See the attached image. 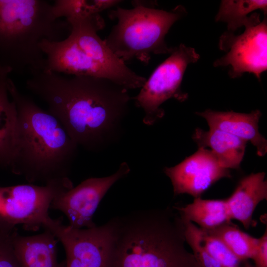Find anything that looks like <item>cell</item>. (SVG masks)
Masks as SVG:
<instances>
[{
    "label": "cell",
    "instance_id": "cell-15",
    "mask_svg": "<svg viewBox=\"0 0 267 267\" xmlns=\"http://www.w3.org/2000/svg\"><path fill=\"white\" fill-rule=\"evenodd\" d=\"M12 245L21 267H66L65 261L58 262L59 242L50 231L31 236L20 235L15 228L11 232Z\"/></svg>",
    "mask_w": 267,
    "mask_h": 267
},
{
    "label": "cell",
    "instance_id": "cell-7",
    "mask_svg": "<svg viewBox=\"0 0 267 267\" xmlns=\"http://www.w3.org/2000/svg\"><path fill=\"white\" fill-rule=\"evenodd\" d=\"M199 58L194 48L181 44L172 48L170 56L146 79L138 94L132 97L144 111L145 125H153L164 117L165 111L160 106L167 100L183 102L187 99L188 94L181 88L183 75L188 65Z\"/></svg>",
    "mask_w": 267,
    "mask_h": 267
},
{
    "label": "cell",
    "instance_id": "cell-12",
    "mask_svg": "<svg viewBox=\"0 0 267 267\" xmlns=\"http://www.w3.org/2000/svg\"><path fill=\"white\" fill-rule=\"evenodd\" d=\"M40 47L45 56V70L105 78L124 87L118 75L81 49L69 35L58 42L44 40Z\"/></svg>",
    "mask_w": 267,
    "mask_h": 267
},
{
    "label": "cell",
    "instance_id": "cell-17",
    "mask_svg": "<svg viewBox=\"0 0 267 267\" xmlns=\"http://www.w3.org/2000/svg\"><path fill=\"white\" fill-rule=\"evenodd\" d=\"M11 69L0 64V165L10 169L14 156L17 124L15 103L9 101L7 89Z\"/></svg>",
    "mask_w": 267,
    "mask_h": 267
},
{
    "label": "cell",
    "instance_id": "cell-19",
    "mask_svg": "<svg viewBox=\"0 0 267 267\" xmlns=\"http://www.w3.org/2000/svg\"><path fill=\"white\" fill-rule=\"evenodd\" d=\"M203 230L219 240L239 259L244 260L253 259L258 238L243 231L231 222L212 229Z\"/></svg>",
    "mask_w": 267,
    "mask_h": 267
},
{
    "label": "cell",
    "instance_id": "cell-24",
    "mask_svg": "<svg viewBox=\"0 0 267 267\" xmlns=\"http://www.w3.org/2000/svg\"><path fill=\"white\" fill-rule=\"evenodd\" d=\"M255 267H267V232L258 238L254 255L252 259Z\"/></svg>",
    "mask_w": 267,
    "mask_h": 267
},
{
    "label": "cell",
    "instance_id": "cell-2",
    "mask_svg": "<svg viewBox=\"0 0 267 267\" xmlns=\"http://www.w3.org/2000/svg\"><path fill=\"white\" fill-rule=\"evenodd\" d=\"M110 221L109 267H201L185 247L184 223L174 208L139 210Z\"/></svg>",
    "mask_w": 267,
    "mask_h": 267
},
{
    "label": "cell",
    "instance_id": "cell-6",
    "mask_svg": "<svg viewBox=\"0 0 267 267\" xmlns=\"http://www.w3.org/2000/svg\"><path fill=\"white\" fill-rule=\"evenodd\" d=\"M73 187L69 178L43 185L0 187V231H12L19 224L29 231L44 228L52 219L48 210L52 201Z\"/></svg>",
    "mask_w": 267,
    "mask_h": 267
},
{
    "label": "cell",
    "instance_id": "cell-11",
    "mask_svg": "<svg viewBox=\"0 0 267 267\" xmlns=\"http://www.w3.org/2000/svg\"><path fill=\"white\" fill-rule=\"evenodd\" d=\"M164 172L170 179L174 195L187 194L194 198L214 183L231 177L229 170L222 167L210 150L199 148L178 165L165 167Z\"/></svg>",
    "mask_w": 267,
    "mask_h": 267
},
{
    "label": "cell",
    "instance_id": "cell-23",
    "mask_svg": "<svg viewBox=\"0 0 267 267\" xmlns=\"http://www.w3.org/2000/svg\"><path fill=\"white\" fill-rule=\"evenodd\" d=\"M12 231H0V267H21L13 249Z\"/></svg>",
    "mask_w": 267,
    "mask_h": 267
},
{
    "label": "cell",
    "instance_id": "cell-13",
    "mask_svg": "<svg viewBox=\"0 0 267 267\" xmlns=\"http://www.w3.org/2000/svg\"><path fill=\"white\" fill-rule=\"evenodd\" d=\"M196 114L205 118L210 128L218 129L250 142L260 157L267 152V140L259 131L258 123L262 116L259 110L249 113L217 111L207 109Z\"/></svg>",
    "mask_w": 267,
    "mask_h": 267
},
{
    "label": "cell",
    "instance_id": "cell-22",
    "mask_svg": "<svg viewBox=\"0 0 267 267\" xmlns=\"http://www.w3.org/2000/svg\"><path fill=\"white\" fill-rule=\"evenodd\" d=\"M201 230L206 249L222 267H255L248 260L236 256L219 240Z\"/></svg>",
    "mask_w": 267,
    "mask_h": 267
},
{
    "label": "cell",
    "instance_id": "cell-3",
    "mask_svg": "<svg viewBox=\"0 0 267 267\" xmlns=\"http://www.w3.org/2000/svg\"><path fill=\"white\" fill-rule=\"evenodd\" d=\"M17 112L13 159L9 170L29 183L47 184L69 178L78 145L54 116L22 93L8 78Z\"/></svg>",
    "mask_w": 267,
    "mask_h": 267
},
{
    "label": "cell",
    "instance_id": "cell-16",
    "mask_svg": "<svg viewBox=\"0 0 267 267\" xmlns=\"http://www.w3.org/2000/svg\"><path fill=\"white\" fill-rule=\"evenodd\" d=\"M192 138L199 148L209 147L222 167L228 170L239 168L247 143L245 141L213 128L208 131L196 129Z\"/></svg>",
    "mask_w": 267,
    "mask_h": 267
},
{
    "label": "cell",
    "instance_id": "cell-5",
    "mask_svg": "<svg viewBox=\"0 0 267 267\" xmlns=\"http://www.w3.org/2000/svg\"><path fill=\"white\" fill-rule=\"evenodd\" d=\"M133 7H117L108 13L117 20L104 40L113 53L125 63L136 59L148 64L152 54H170L165 37L171 27L186 14L182 5L167 11L148 2L134 0Z\"/></svg>",
    "mask_w": 267,
    "mask_h": 267
},
{
    "label": "cell",
    "instance_id": "cell-4",
    "mask_svg": "<svg viewBox=\"0 0 267 267\" xmlns=\"http://www.w3.org/2000/svg\"><path fill=\"white\" fill-rule=\"evenodd\" d=\"M71 27L44 0H0V64L21 75L44 70V40L58 42Z\"/></svg>",
    "mask_w": 267,
    "mask_h": 267
},
{
    "label": "cell",
    "instance_id": "cell-8",
    "mask_svg": "<svg viewBox=\"0 0 267 267\" xmlns=\"http://www.w3.org/2000/svg\"><path fill=\"white\" fill-rule=\"evenodd\" d=\"M244 27L240 35L226 32L221 36L220 48L227 53L216 60L214 66H229L228 74L232 78L247 72L260 80L267 69V18L261 21L259 13H252Z\"/></svg>",
    "mask_w": 267,
    "mask_h": 267
},
{
    "label": "cell",
    "instance_id": "cell-18",
    "mask_svg": "<svg viewBox=\"0 0 267 267\" xmlns=\"http://www.w3.org/2000/svg\"><path fill=\"white\" fill-rule=\"evenodd\" d=\"M182 219L189 221L203 230H210L231 222L225 199L194 198L183 207H174Z\"/></svg>",
    "mask_w": 267,
    "mask_h": 267
},
{
    "label": "cell",
    "instance_id": "cell-20",
    "mask_svg": "<svg viewBox=\"0 0 267 267\" xmlns=\"http://www.w3.org/2000/svg\"><path fill=\"white\" fill-rule=\"evenodd\" d=\"M260 9L264 14L267 12V1L262 0H223L215 17L216 21L227 24L226 32L234 34L239 28L244 26L248 21V14Z\"/></svg>",
    "mask_w": 267,
    "mask_h": 267
},
{
    "label": "cell",
    "instance_id": "cell-1",
    "mask_svg": "<svg viewBox=\"0 0 267 267\" xmlns=\"http://www.w3.org/2000/svg\"><path fill=\"white\" fill-rule=\"evenodd\" d=\"M26 87L78 146L92 151L116 138L132 99L127 89L108 79L45 70L32 75Z\"/></svg>",
    "mask_w": 267,
    "mask_h": 267
},
{
    "label": "cell",
    "instance_id": "cell-14",
    "mask_svg": "<svg viewBox=\"0 0 267 267\" xmlns=\"http://www.w3.org/2000/svg\"><path fill=\"white\" fill-rule=\"evenodd\" d=\"M265 176V173L259 172L243 178L225 199L230 220H237L247 229L256 224L254 212L258 204L267 199Z\"/></svg>",
    "mask_w": 267,
    "mask_h": 267
},
{
    "label": "cell",
    "instance_id": "cell-21",
    "mask_svg": "<svg viewBox=\"0 0 267 267\" xmlns=\"http://www.w3.org/2000/svg\"><path fill=\"white\" fill-rule=\"evenodd\" d=\"M182 220L184 226L186 243L191 248L192 253L200 266L222 267L206 249L201 229L189 221Z\"/></svg>",
    "mask_w": 267,
    "mask_h": 267
},
{
    "label": "cell",
    "instance_id": "cell-10",
    "mask_svg": "<svg viewBox=\"0 0 267 267\" xmlns=\"http://www.w3.org/2000/svg\"><path fill=\"white\" fill-rule=\"evenodd\" d=\"M130 171L129 165L124 162L110 176L89 178L56 197L50 208L62 212L71 227H94L96 225L92 218L99 203L113 185L126 177Z\"/></svg>",
    "mask_w": 267,
    "mask_h": 267
},
{
    "label": "cell",
    "instance_id": "cell-9",
    "mask_svg": "<svg viewBox=\"0 0 267 267\" xmlns=\"http://www.w3.org/2000/svg\"><path fill=\"white\" fill-rule=\"evenodd\" d=\"M44 229L62 244L66 267H109L112 241L110 220L99 226L75 228L63 224L61 218L52 219Z\"/></svg>",
    "mask_w": 267,
    "mask_h": 267
}]
</instances>
